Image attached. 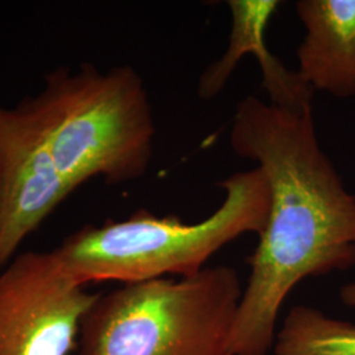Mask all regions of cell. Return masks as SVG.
I'll return each mask as SVG.
<instances>
[{
  "label": "cell",
  "mask_w": 355,
  "mask_h": 355,
  "mask_svg": "<svg viewBox=\"0 0 355 355\" xmlns=\"http://www.w3.org/2000/svg\"><path fill=\"white\" fill-rule=\"evenodd\" d=\"M237 155L257 162L271 191L249 258L233 355H267L280 308L295 286L355 266V196L318 142L312 110L292 112L257 96L237 104L229 132Z\"/></svg>",
  "instance_id": "1"
},
{
  "label": "cell",
  "mask_w": 355,
  "mask_h": 355,
  "mask_svg": "<svg viewBox=\"0 0 355 355\" xmlns=\"http://www.w3.org/2000/svg\"><path fill=\"white\" fill-rule=\"evenodd\" d=\"M37 128L51 161L74 192L94 178L121 184L150 166L155 125L140 74L92 64L55 69L44 89L17 104Z\"/></svg>",
  "instance_id": "2"
},
{
  "label": "cell",
  "mask_w": 355,
  "mask_h": 355,
  "mask_svg": "<svg viewBox=\"0 0 355 355\" xmlns=\"http://www.w3.org/2000/svg\"><path fill=\"white\" fill-rule=\"evenodd\" d=\"M225 199L212 215L186 224L175 215L140 209L120 221L86 225L53 250L82 284H123L168 277L187 278L205 268L212 255L243 234H261L271 191L259 167L239 171L218 183Z\"/></svg>",
  "instance_id": "3"
},
{
  "label": "cell",
  "mask_w": 355,
  "mask_h": 355,
  "mask_svg": "<svg viewBox=\"0 0 355 355\" xmlns=\"http://www.w3.org/2000/svg\"><path fill=\"white\" fill-rule=\"evenodd\" d=\"M242 292L230 266L123 284L89 306L76 355H233Z\"/></svg>",
  "instance_id": "4"
},
{
  "label": "cell",
  "mask_w": 355,
  "mask_h": 355,
  "mask_svg": "<svg viewBox=\"0 0 355 355\" xmlns=\"http://www.w3.org/2000/svg\"><path fill=\"white\" fill-rule=\"evenodd\" d=\"M99 293L76 282L53 252L19 254L0 272V355H70Z\"/></svg>",
  "instance_id": "5"
},
{
  "label": "cell",
  "mask_w": 355,
  "mask_h": 355,
  "mask_svg": "<svg viewBox=\"0 0 355 355\" xmlns=\"http://www.w3.org/2000/svg\"><path fill=\"white\" fill-rule=\"evenodd\" d=\"M71 193L28 114L0 107V272Z\"/></svg>",
  "instance_id": "6"
},
{
  "label": "cell",
  "mask_w": 355,
  "mask_h": 355,
  "mask_svg": "<svg viewBox=\"0 0 355 355\" xmlns=\"http://www.w3.org/2000/svg\"><path fill=\"white\" fill-rule=\"evenodd\" d=\"M227 4L232 19L228 48L199 78V98H216L227 86L242 57L253 54L262 73V87L268 103L292 112L312 110L315 91L267 46V26L279 8V0H228Z\"/></svg>",
  "instance_id": "7"
},
{
  "label": "cell",
  "mask_w": 355,
  "mask_h": 355,
  "mask_svg": "<svg viewBox=\"0 0 355 355\" xmlns=\"http://www.w3.org/2000/svg\"><path fill=\"white\" fill-rule=\"evenodd\" d=\"M296 13L305 29L297 74L315 92L355 98V0H299Z\"/></svg>",
  "instance_id": "8"
},
{
  "label": "cell",
  "mask_w": 355,
  "mask_h": 355,
  "mask_svg": "<svg viewBox=\"0 0 355 355\" xmlns=\"http://www.w3.org/2000/svg\"><path fill=\"white\" fill-rule=\"evenodd\" d=\"M272 350L274 355H355V324L297 305L277 333Z\"/></svg>",
  "instance_id": "9"
},
{
  "label": "cell",
  "mask_w": 355,
  "mask_h": 355,
  "mask_svg": "<svg viewBox=\"0 0 355 355\" xmlns=\"http://www.w3.org/2000/svg\"><path fill=\"white\" fill-rule=\"evenodd\" d=\"M340 299L343 304L355 308V282L343 286L340 290Z\"/></svg>",
  "instance_id": "10"
}]
</instances>
